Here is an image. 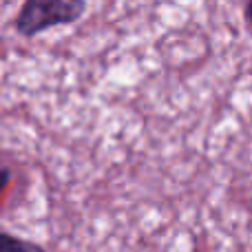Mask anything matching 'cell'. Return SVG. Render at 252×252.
<instances>
[{"instance_id": "1", "label": "cell", "mask_w": 252, "mask_h": 252, "mask_svg": "<svg viewBox=\"0 0 252 252\" xmlns=\"http://www.w3.org/2000/svg\"><path fill=\"white\" fill-rule=\"evenodd\" d=\"M84 0H27L16 18L22 35H38L51 27L75 22L84 13Z\"/></svg>"}, {"instance_id": "2", "label": "cell", "mask_w": 252, "mask_h": 252, "mask_svg": "<svg viewBox=\"0 0 252 252\" xmlns=\"http://www.w3.org/2000/svg\"><path fill=\"white\" fill-rule=\"evenodd\" d=\"M0 252H44L40 246L31 244V241L18 239L7 232H0Z\"/></svg>"}, {"instance_id": "3", "label": "cell", "mask_w": 252, "mask_h": 252, "mask_svg": "<svg viewBox=\"0 0 252 252\" xmlns=\"http://www.w3.org/2000/svg\"><path fill=\"white\" fill-rule=\"evenodd\" d=\"M9 177H11V175H9L7 170H0V195H2V190H4V188H7Z\"/></svg>"}, {"instance_id": "4", "label": "cell", "mask_w": 252, "mask_h": 252, "mask_svg": "<svg viewBox=\"0 0 252 252\" xmlns=\"http://www.w3.org/2000/svg\"><path fill=\"white\" fill-rule=\"evenodd\" d=\"M246 18H248V22L252 25V0H248V4H246Z\"/></svg>"}]
</instances>
